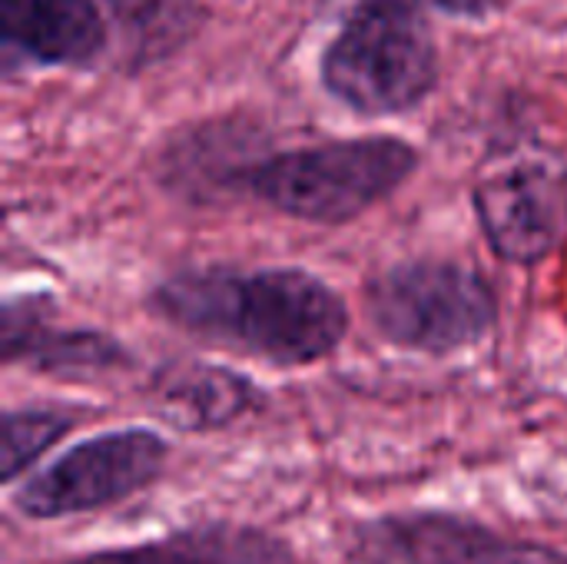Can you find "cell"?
<instances>
[{"label": "cell", "mask_w": 567, "mask_h": 564, "mask_svg": "<svg viewBox=\"0 0 567 564\" xmlns=\"http://www.w3.org/2000/svg\"><path fill=\"white\" fill-rule=\"evenodd\" d=\"M166 326L272 369L329 359L349 332L346 299L302 266H189L146 293Z\"/></svg>", "instance_id": "obj_1"}, {"label": "cell", "mask_w": 567, "mask_h": 564, "mask_svg": "<svg viewBox=\"0 0 567 564\" xmlns=\"http://www.w3.org/2000/svg\"><path fill=\"white\" fill-rule=\"evenodd\" d=\"M419 166V150L389 133L322 140L262 153L246 166L236 196L256 199L289 219L346 226L399 193Z\"/></svg>", "instance_id": "obj_2"}, {"label": "cell", "mask_w": 567, "mask_h": 564, "mask_svg": "<svg viewBox=\"0 0 567 564\" xmlns=\"http://www.w3.org/2000/svg\"><path fill=\"white\" fill-rule=\"evenodd\" d=\"M322 86L355 116L415 110L439 83L435 37L415 0H355L329 40Z\"/></svg>", "instance_id": "obj_3"}, {"label": "cell", "mask_w": 567, "mask_h": 564, "mask_svg": "<svg viewBox=\"0 0 567 564\" xmlns=\"http://www.w3.org/2000/svg\"><path fill=\"white\" fill-rule=\"evenodd\" d=\"M372 332L405 352L455 356L498 329L495 286L468 263L445 256L399 259L362 286Z\"/></svg>", "instance_id": "obj_4"}, {"label": "cell", "mask_w": 567, "mask_h": 564, "mask_svg": "<svg viewBox=\"0 0 567 564\" xmlns=\"http://www.w3.org/2000/svg\"><path fill=\"white\" fill-rule=\"evenodd\" d=\"M169 439L153 429L100 432L27 475L13 489L10 505L30 522H60L103 512L156 485L169 465Z\"/></svg>", "instance_id": "obj_5"}, {"label": "cell", "mask_w": 567, "mask_h": 564, "mask_svg": "<svg viewBox=\"0 0 567 564\" xmlns=\"http://www.w3.org/2000/svg\"><path fill=\"white\" fill-rule=\"evenodd\" d=\"M472 206L488 249L532 269L567 239V163L551 150H528L488 170Z\"/></svg>", "instance_id": "obj_6"}, {"label": "cell", "mask_w": 567, "mask_h": 564, "mask_svg": "<svg viewBox=\"0 0 567 564\" xmlns=\"http://www.w3.org/2000/svg\"><path fill=\"white\" fill-rule=\"evenodd\" d=\"M346 555L352 564H567L561 548L442 509L362 519L346 532Z\"/></svg>", "instance_id": "obj_7"}, {"label": "cell", "mask_w": 567, "mask_h": 564, "mask_svg": "<svg viewBox=\"0 0 567 564\" xmlns=\"http://www.w3.org/2000/svg\"><path fill=\"white\" fill-rule=\"evenodd\" d=\"M0 359L50 379H93L133 366L116 336L93 326H63L47 296H7L0 312Z\"/></svg>", "instance_id": "obj_8"}, {"label": "cell", "mask_w": 567, "mask_h": 564, "mask_svg": "<svg viewBox=\"0 0 567 564\" xmlns=\"http://www.w3.org/2000/svg\"><path fill=\"white\" fill-rule=\"evenodd\" d=\"M100 0H0V37L43 66H90L106 50Z\"/></svg>", "instance_id": "obj_9"}, {"label": "cell", "mask_w": 567, "mask_h": 564, "mask_svg": "<svg viewBox=\"0 0 567 564\" xmlns=\"http://www.w3.org/2000/svg\"><path fill=\"white\" fill-rule=\"evenodd\" d=\"M150 392L163 419L186 432H223L262 412L269 402V396L243 372L196 359L163 366L153 376Z\"/></svg>", "instance_id": "obj_10"}, {"label": "cell", "mask_w": 567, "mask_h": 564, "mask_svg": "<svg viewBox=\"0 0 567 564\" xmlns=\"http://www.w3.org/2000/svg\"><path fill=\"white\" fill-rule=\"evenodd\" d=\"M66 564H299L296 552L272 532L249 525H196L140 545L106 548Z\"/></svg>", "instance_id": "obj_11"}, {"label": "cell", "mask_w": 567, "mask_h": 564, "mask_svg": "<svg viewBox=\"0 0 567 564\" xmlns=\"http://www.w3.org/2000/svg\"><path fill=\"white\" fill-rule=\"evenodd\" d=\"M80 422L66 406H13L0 419V482L17 485L30 465L40 462Z\"/></svg>", "instance_id": "obj_12"}, {"label": "cell", "mask_w": 567, "mask_h": 564, "mask_svg": "<svg viewBox=\"0 0 567 564\" xmlns=\"http://www.w3.org/2000/svg\"><path fill=\"white\" fill-rule=\"evenodd\" d=\"M415 3L442 10V13H455V17H485V13L498 10L505 0H415Z\"/></svg>", "instance_id": "obj_13"}]
</instances>
